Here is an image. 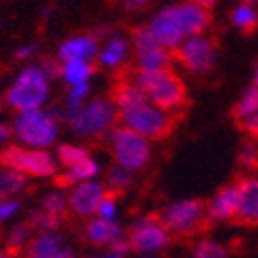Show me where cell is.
Instances as JSON below:
<instances>
[{
  "label": "cell",
  "instance_id": "cell-7",
  "mask_svg": "<svg viewBox=\"0 0 258 258\" xmlns=\"http://www.w3.org/2000/svg\"><path fill=\"white\" fill-rule=\"evenodd\" d=\"M110 143H112V153L114 159L128 169H143L149 159H151V145L149 139L135 133L133 128L120 126L110 133Z\"/></svg>",
  "mask_w": 258,
  "mask_h": 258
},
{
  "label": "cell",
  "instance_id": "cell-40",
  "mask_svg": "<svg viewBox=\"0 0 258 258\" xmlns=\"http://www.w3.org/2000/svg\"><path fill=\"white\" fill-rule=\"evenodd\" d=\"M147 3H149V0H124V7H126L128 11H139V9H143Z\"/></svg>",
  "mask_w": 258,
  "mask_h": 258
},
{
  "label": "cell",
  "instance_id": "cell-41",
  "mask_svg": "<svg viewBox=\"0 0 258 258\" xmlns=\"http://www.w3.org/2000/svg\"><path fill=\"white\" fill-rule=\"evenodd\" d=\"M11 135H13V133H11V128H9L7 124H0V143H5Z\"/></svg>",
  "mask_w": 258,
  "mask_h": 258
},
{
  "label": "cell",
  "instance_id": "cell-5",
  "mask_svg": "<svg viewBox=\"0 0 258 258\" xmlns=\"http://www.w3.org/2000/svg\"><path fill=\"white\" fill-rule=\"evenodd\" d=\"M15 135L25 147L31 149H46L58 139V122L56 116L44 112L41 107L35 110L19 112L15 120Z\"/></svg>",
  "mask_w": 258,
  "mask_h": 258
},
{
  "label": "cell",
  "instance_id": "cell-10",
  "mask_svg": "<svg viewBox=\"0 0 258 258\" xmlns=\"http://www.w3.org/2000/svg\"><path fill=\"white\" fill-rule=\"evenodd\" d=\"M128 242L139 254H155L169 244V229L161 223V219L143 217L133 223Z\"/></svg>",
  "mask_w": 258,
  "mask_h": 258
},
{
  "label": "cell",
  "instance_id": "cell-34",
  "mask_svg": "<svg viewBox=\"0 0 258 258\" xmlns=\"http://www.w3.org/2000/svg\"><path fill=\"white\" fill-rule=\"evenodd\" d=\"M238 124H240V128L244 133H248L252 137H258V112L248 114L244 118H238Z\"/></svg>",
  "mask_w": 258,
  "mask_h": 258
},
{
  "label": "cell",
  "instance_id": "cell-22",
  "mask_svg": "<svg viewBox=\"0 0 258 258\" xmlns=\"http://www.w3.org/2000/svg\"><path fill=\"white\" fill-rule=\"evenodd\" d=\"M126 54H128V41L122 35H114L99 52V62L107 69H116L124 62Z\"/></svg>",
  "mask_w": 258,
  "mask_h": 258
},
{
  "label": "cell",
  "instance_id": "cell-44",
  "mask_svg": "<svg viewBox=\"0 0 258 258\" xmlns=\"http://www.w3.org/2000/svg\"><path fill=\"white\" fill-rule=\"evenodd\" d=\"M254 83H256V87H258V67H256V73H254Z\"/></svg>",
  "mask_w": 258,
  "mask_h": 258
},
{
  "label": "cell",
  "instance_id": "cell-14",
  "mask_svg": "<svg viewBox=\"0 0 258 258\" xmlns=\"http://www.w3.org/2000/svg\"><path fill=\"white\" fill-rule=\"evenodd\" d=\"M258 213V178H246L238 184V213L235 219L244 225H254Z\"/></svg>",
  "mask_w": 258,
  "mask_h": 258
},
{
  "label": "cell",
  "instance_id": "cell-6",
  "mask_svg": "<svg viewBox=\"0 0 258 258\" xmlns=\"http://www.w3.org/2000/svg\"><path fill=\"white\" fill-rule=\"evenodd\" d=\"M120 118H122L124 126L133 128L135 133L147 137L149 141L163 139L171 133V128H174L171 112L163 110V107H159L155 103H147V101L131 107V110L120 112Z\"/></svg>",
  "mask_w": 258,
  "mask_h": 258
},
{
  "label": "cell",
  "instance_id": "cell-13",
  "mask_svg": "<svg viewBox=\"0 0 258 258\" xmlns=\"http://www.w3.org/2000/svg\"><path fill=\"white\" fill-rule=\"evenodd\" d=\"M27 254L31 258H71L75 256L73 250H69V246L64 244V240L54 231V229H41V233L35 240L29 242L27 246Z\"/></svg>",
  "mask_w": 258,
  "mask_h": 258
},
{
  "label": "cell",
  "instance_id": "cell-1",
  "mask_svg": "<svg viewBox=\"0 0 258 258\" xmlns=\"http://www.w3.org/2000/svg\"><path fill=\"white\" fill-rule=\"evenodd\" d=\"M209 23L211 13L207 7L199 3H186L159 11L149 27L153 29L157 41L163 48L174 50L184 37L203 33L209 27Z\"/></svg>",
  "mask_w": 258,
  "mask_h": 258
},
{
  "label": "cell",
  "instance_id": "cell-18",
  "mask_svg": "<svg viewBox=\"0 0 258 258\" xmlns=\"http://www.w3.org/2000/svg\"><path fill=\"white\" fill-rule=\"evenodd\" d=\"M99 171V163L93 159V157H83L81 161L69 165V171L60 178V184L62 186H71V184H79V182H85V180H93Z\"/></svg>",
  "mask_w": 258,
  "mask_h": 258
},
{
  "label": "cell",
  "instance_id": "cell-20",
  "mask_svg": "<svg viewBox=\"0 0 258 258\" xmlns=\"http://www.w3.org/2000/svg\"><path fill=\"white\" fill-rule=\"evenodd\" d=\"M60 77L69 85L89 83V79L93 77V67L89 60H62Z\"/></svg>",
  "mask_w": 258,
  "mask_h": 258
},
{
  "label": "cell",
  "instance_id": "cell-42",
  "mask_svg": "<svg viewBox=\"0 0 258 258\" xmlns=\"http://www.w3.org/2000/svg\"><path fill=\"white\" fill-rule=\"evenodd\" d=\"M195 3H199V5H203V7H211V5H215V3H217V0H195Z\"/></svg>",
  "mask_w": 258,
  "mask_h": 258
},
{
  "label": "cell",
  "instance_id": "cell-3",
  "mask_svg": "<svg viewBox=\"0 0 258 258\" xmlns=\"http://www.w3.org/2000/svg\"><path fill=\"white\" fill-rule=\"evenodd\" d=\"M50 79L39 67H29L19 73L11 89L7 91V103L17 112L41 107L50 93Z\"/></svg>",
  "mask_w": 258,
  "mask_h": 258
},
{
  "label": "cell",
  "instance_id": "cell-30",
  "mask_svg": "<svg viewBox=\"0 0 258 258\" xmlns=\"http://www.w3.org/2000/svg\"><path fill=\"white\" fill-rule=\"evenodd\" d=\"M89 93V83H79V85H71L69 91V101H67V110H77L83 105V101L87 99Z\"/></svg>",
  "mask_w": 258,
  "mask_h": 258
},
{
  "label": "cell",
  "instance_id": "cell-21",
  "mask_svg": "<svg viewBox=\"0 0 258 258\" xmlns=\"http://www.w3.org/2000/svg\"><path fill=\"white\" fill-rule=\"evenodd\" d=\"M114 101H116V107L120 112L124 110H131V107L135 105H141L147 101V95L145 91L139 87V85H135L133 81L131 83H120L116 91H114Z\"/></svg>",
  "mask_w": 258,
  "mask_h": 258
},
{
  "label": "cell",
  "instance_id": "cell-11",
  "mask_svg": "<svg viewBox=\"0 0 258 258\" xmlns=\"http://www.w3.org/2000/svg\"><path fill=\"white\" fill-rule=\"evenodd\" d=\"M205 217V205L201 201H180L171 203L161 211V223L176 233H190L197 229Z\"/></svg>",
  "mask_w": 258,
  "mask_h": 258
},
{
  "label": "cell",
  "instance_id": "cell-35",
  "mask_svg": "<svg viewBox=\"0 0 258 258\" xmlns=\"http://www.w3.org/2000/svg\"><path fill=\"white\" fill-rule=\"evenodd\" d=\"M131 252H133L131 242H128V240H122V238H118L116 242H112V244H110V250H107V256H116V258H120V256H126V254H131Z\"/></svg>",
  "mask_w": 258,
  "mask_h": 258
},
{
  "label": "cell",
  "instance_id": "cell-23",
  "mask_svg": "<svg viewBox=\"0 0 258 258\" xmlns=\"http://www.w3.org/2000/svg\"><path fill=\"white\" fill-rule=\"evenodd\" d=\"M27 180H25V174L17 167H11L7 165V169L0 171V192L3 197H13L17 192H21L25 188Z\"/></svg>",
  "mask_w": 258,
  "mask_h": 258
},
{
  "label": "cell",
  "instance_id": "cell-37",
  "mask_svg": "<svg viewBox=\"0 0 258 258\" xmlns=\"http://www.w3.org/2000/svg\"><path fill=\"white\" fill-rule=\"evenodd\" d=\"M242 163L244 165H250V167H254L256 163H258V149L256 147H246L244 151H242Z\"/></svg>",
  "mask_w": 258,
  "mask_h": 258
},
{
  "label": "cell",
  "instance_id": "cell-43",
  "mask_svg": "<svg viewBox=\"0 0 258 258\" xmlns=\"http://www.w3.org/2000/svg\"><path fill=\"white\" fill-rule=\"evenodd\" d=\"M244 3H246V5H252V7H254V5H258V0H244Z\"/></svg>",
  "mask_w": 258,
  "mask_h": 258
},
{
  "label": "cell",
  "instance_id": "cell-4",
  "mask_svg": "<svg viewBox=\"0 0 258 258\" xmlns=\"http://www.w3.org/2000/svg\"><path fill=\"white\" fill-rule=\"evenodd\" d=\"M69 126L73 128V133L79 137H95L103 135L112 128L116 120V105L110 99H93L89 103H83L77 110H67Z\"/></svg>",
  "mask_w": 258,
  "mask_h": 258
},
{
  "label": "cell",
  "instance_id": "cell-12",
  "mask_svg": "<svg viewBox=\"0 0 258 258\" xmlns=\"http://www.w3.org/2000/svg\"><path fill=\"white\" fill-rule=\"evenodd\" d=\"M103 197H105V188L101 182L85 180V182L77 184L73 195L69 197V207L79 217H89V215H95Z\"/></svg>",
  "mask_w": 258,
  "mask_h": 258
},
{
  "label": "cell",
  "instance_id": "cell-19",
  "mask_svg": "<svg viewBox=\"0 0 258 258\" xmlns=\"http://www.w3.org/2000/svg\"><path fill=\"white\" fill-rule=\"evenodd\" d=\"M169 62H171L169 50L163 48L161 44L147 50H137V64L141 71H161L169 67Z\"/></svg>",
  "mask_w": 258,
  "mask_h": 258
},
{
  "label": "cell",
  "instance_id": "cell-39",
  "mask_svg": "<svg viewBox=\"0 0 258 258\" xmlns=\"http://www.w3.org/2000/svg\"><path fill=\"white\" fill-rule=\"evenodd\" d=\"M35 50H37V48H35V46H31V44H29V46H23L21 50H17V58H19V60H27L29 56H33V54H35Z\"/></svg>",
  "mask_w": 258,
  "mask_h": 258
},
{
  "label": "cell",
  "instance_id": "cell-36",
  "mask_svg": "<svg viewBox=\"0 0 258 258\" xmlns=\"http://www.w3.org/2000/svg\"><path fill=\"white\" fill-rule=\"evenodd\" d=\"M19 203L17 201H0V221H7L11 219L13 215L19 213Z\"/></svg>",
  "mask_w": 258,
  "mask_h": 258
},
{
  "label": "cell",
  "instance_id": "cell-32",
  "mask_svg": "<svg viewBox=\"0 0 258 258\" xmlns=\"http://www.w3.org/2000/svg\"><path fill=\"white\" fill-rule=\"evenodd\" d=\"M229 252L221 244H215V242H203L195 250V256H199V258H223Z\"/></svg>",
  "mask_w": 258,
  "mask_h": 258
},
{
  "label": "cell",
  "instance_id": "cell-31",
  "mask_svg": "<svg viewBox=\"0 0 258 258\" xmlns=\"http://www.w3.org/2000/svg\"><path fill=\"white\" fill-rule=\"evenodd\" d=\"M153 46H159V41H157L153 29L149 25L137 29V33H135V48L137 50H147V48H153Z\"/></svg>",
  "mask_w": 258,
  "mask_h": 258
},
{
  "label": "cell",
  "instance_id": "cell-17",
  "mask_svg": "<svg viewBox=\"0 0 258 258\" xmlns=\"http://www.w3.org/2000/svg\"><path fill=\"white\" fill-rule=\"evenodd\" d=\"M97 54V39L93 35H75L58 50L60 60H91Z\"/></svg>",
  "mask_w": 258,
  "mask_h": 258
},
{
  "label": "cell",
  "instance_id": "cell-2",
  "mask_svg": "<svg viewBox=\"0 0 258 258\" xmlns=\"http://www.w3.org/2000/svg\"><path fill=\"white\" fill-rule=\"evenodd\" d=\"M133 83L145 91L147 99L163 107L167 112L180 110L186 103V87L180 77H176L169 69L161 71H137Z\"/></svg>",
  "mask_w": 258,
  "mask_h": 258
},
{
  "label": "cell",
  "instance_id": "cell-9",
  "mask_svg": "<svg viewBox=\"0 0 258 258\" xmlns=\"http://www.w3.org/2000/svg\"><path fill=\"white\" fill-rule=\"evenodd\" d=\"M174 50H176V58L190 73H207L215 64V58H217L215 41L201 33L184 37Z\"/></svg>",
  "mask_w": 258,
  "mask_h": 258
},
{
  "label": "cell",
  "instance_id": "cell-27",
  "mask_svg": "<svg viewBox=\"0 0 258 258\" xmlns=\"http://www.w3.org/2000/svg\"><path fill=\"white\" fill-rule=\"evenodd\" d=\"M31 242V227L29 225H21L17 229H13L11 238H9V252L11 254H17L23 248H27Z\"/></svg>",
  "mask_w": 258,
  "mask_h": 258
},
{
  "label": "cell",
  "instance_id": "cell-47",
  "mask_svg": "<svg viewBox=\"0 0 258 258\" xmlns=\"http://www.w3.org/2000/svg\"><path fill=\"white\" fill-rule=\"evenodd\" d=\"M0 105H3V103H0Z\"/></svg>",
  "mask_w": 258,
  "mask_h": 258
},
{
  "label": "cell",
  "instance_id": "cell-38",
  "mask_svg": "<svg viewBox=\"0 0 258 258\" xmlns=\"http://www.w3.org/2000/svg\"><path fill=\"white\" fill-rule=\"evenodd\" d=\"M39 69L46 73L48 79H56V77H60V67H58L56 62H44Z\"/></svg>",
  "mask_w": 258,
  "mask_h": 258
},
{
  "label": "cell",
  "instance_id": "cell-28",
  "mask_svg": "<svg viewBox=\"0 0 258 258\" xmlns=\"http://www.w3.org/2000/svg\"><path fill=\"white\" fill-rule=\"evenodd\" d=\"M67 207H69V199H67V195H62V192H54V195H48L46 199H44V213H48V215H52V217H62V213L67 211Z\"/></svg>",
  "mask_w": 258,
  "mask_h": 258
},
{
  "label": "cell",
  "instance_id": "cell-29",
  "mask_svg": "<svg viewBox=\"0 0 258 258\" xmlns=\"http://www.w3.org/2000/svg\"><path fill=\"white\" fill-rule=\"evenodd\" d=\"M87 149H83V147H75V145H62L58 149V159L62 165H73L77 161H81L83 157H87Z\"/></svg>",
  "mask_w": 258,
  "mask_h": 258
},
{
  "label": "cell",
  "instance_id": "cell-8",
  "mask_svg": "<svg viewBox=\"0 0 258 258\" xmlns=\"http://www.w3.org/2000/svg\"><path fill=\"white\" fill-rule=\"evenodd\" d=\"M3 165H11L21 169L25 176L46 178L56 171L54 157L44 151V149H21V147H9L7 151L0 155Z\"/></svg>",
  "mask_w": 258,
  "mask_h": 258
},
{
  "label": "cell",
  "instance_id": "cell-16",
  "mask_svg": "<svg viewBox=\"0 0 258 258\" xmlns=\"http://www.w3.org/2000/svg\"><path fill=\"white\" fill-rule=\"evenodd\" d=\"M235 213H238V186L221 188L209 205V217L215 221H229L235 219Z\"/></svg>",
  "mask_w": 258,
  "mask_h": 258
},
{
  "label": "cell",
  "instance_id": "cell-33",
  "mask_svg": "<svg viewBox=\"0 0 258 258\" xmlns=\"http://www.w3.org/2000/svg\"><path fill=\"white\" fill-rule=\"evenodd\" d=\"M95 215H99V217H105V219H116V215H118V205L112 197H103V201L99 203Z\"/></svg>",
  "mask_w": 258,
  "mask_h": 258
},
{
  "label": "cell",
  "instance_id": "cell-15",
  "mask_svg": "<svg viewBox=\"0 0 258 258\" xmlns=\"http://www.w3.org/2000/svg\"><path fill=\"white\" fill-rule=\"evenodd\" d=\"M118 238H122V227L114 219H105L97 215L85 225V240L93 246H110Z\"/></svg>",
  "mask_w": 258,
  "mask_h": 258
},
{
  "label": "cell",
  "instance_id": "cell-46",
  "mask_svg": "<svg viewBox=\"0 0 258 258\" xmlns=\"http://www.w3.org/2000/svg\"><path fill=\"white\" fill-rule=\"evenodd\" d=\"M0 201H3V192H0Z\"/></svg>",
  "mask_w": 258,
  "mask_h": 258
},
{
  "label": "cell",
  "instance_id": "cell-24",
  "mask_svg": "<svg viewBox=\"0 0 258 258\" xmlns=\"http://www.w3.org/2000/svg\"><path fill=\"white\" fill-rule=\"evenodd\" d=\"M231 19H233V25L240 27L242 31H252V29H256V25H258V13L254 11L252 5H246V3L240 5L238 9L233 11Z\"/></svg>",
  "mask_w": 258,
  "mask_h": 258
},
{
  "label": "cell",
  "instance_id": "cell-25",
  "mask_svg": "<svg viewBox=\"0 0 258 258\" xmlns=\"http://www.w3.org/2000/svg\"><path fill=\"white\" fill-rule=\"evenodd\" d=\"M131 182H133V169H128L126 165H122L118 161L107 171V186L112 190H124Z\"/></svg>",
  "mask_w": 258,
  "mask_h": 258
},
{
  "label": "cell",
  "instance_id": "cell-26",
  "mask_svg": "<svg viewBox=\"0 0 258 258\" xmlns=\"http://www.w3.org/2000/svg\"><path fill=\"white\" fill-rule=\"evenodd\" d=\"M254 112H258V87H256V85L244 93V97L240 99V103L235 105V112L233 114H235V120H238V118H244V116L254 114Z\"/></svg>",
  "mask_w": 258,
  "mask_h": 258
},
{
  "label": "cell",
  "instance_id": "cell-45",
  "mask_svg": "<svg viewBox=\"0 0 258 258\" xmlns=\"http://www.w3.org/2000/svg\"><path fill=\"white\" fill-rule=\"evenodd\" d=\"M254 225H258V213H256V219H254Z\"/></svg>",
  "mask_w": 258,
  "mask_h": 258
}]
</instances>
